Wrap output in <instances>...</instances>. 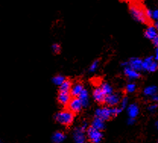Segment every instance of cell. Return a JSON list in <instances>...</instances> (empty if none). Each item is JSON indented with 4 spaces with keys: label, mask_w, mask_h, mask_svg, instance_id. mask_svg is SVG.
<instances>
[{
    "label": "cell",
    "mask_w": 158,
    "mask_h": 143,
    "mask_svg": "<svg viewBox=\"0 0 158 143\" xmlns=\"http://www.w3.org/2000/svg\"><path fill=\"white\" fill-rule=\"evenodd\" d=\"M85 131L81 126L75 128L73 132V139L75 143H86Z\"/></svg>",
    "instance_id": "cell-8"
},
{
    "label": "cell",
    "mask_w": 158,
    "mask_h": 143,
    "mask_svg": "<svg viewBox=\"0 0 158 143\" xmlns=\"http://www.w3.org/2000/svg\"><path fill=\"white\" fill-rule=\"evenodd\" d=\"M158 93V88L156 86H148L144 89L143 94L146 97H152Z\"/></svg>",
    "instance_id": "cell-16"
},
{
    "label": "cell",
    "mask_w": 158,
    "mask_h": 143,
    "mask_svg": "<svg viewBox=\"0 0 158 143\" xmlns=\"http://www.w3.org/2000/svg\"><path fill=\"white\" fill-rule=\"evenodd\" d=\"M72 86V83L71 82V80H65V81L62 83V84H61L60 86H59V92H66V93H70Z\"/></svg>",
    "instance_id": "cell-20"
},
{
    "label": "cell",
    "mask_w": 158,
    "mask_h": 143,
    "mask_svg": "<svg viewBox=\"0 0 158 143\" xmlns=\"http://www.w3.org/2000/svg\"><path fill=\"white\" fill-rule=\"evenodd\" d=\"M135 119H134V118H130L128 120V125H133L135 124Z\"/></svg>",
    "instance_id": "cell-34"
},
{
    "label": "cell",
    "mask_w": 158,
    "mask_h": 143,
    "mask_svg": "<svg viewBox=\"0 0 158 143\" xmlns=\"http://www.w3.org/2000/svg\"><path fill=\"white\" fill-rule=\"evenodd\" d=\"M127 113L130 118L135 119L138 116V114H139V107H138V104L132 103V104L128 105L127 108Z\"/></svg>",
    "instance_id": "cell-13"
},
{
    "label": "cell",
    "mask_w": 158,
    "mask_h": 143,
    "mask_svg": "<svg viewBox=\"0 0 158 143\" xmlns=\"http://www.w3.org/2000/svg\"><path fill=\"white\" fill-rule=\"evenodd\" d=\"M142 69L148 72H154L158 69V62L153 56H148L142 61Z\"/></svg>",
    "instance_id": "cell-4"
},
{
    "label": "cell",
    "mask_w": 158,
    "mask_h": 143,
    "mask_svg": "<svg viewBox=\"0 0 158 143\" xmlns=\"http://www.w3.org/2000/svg\"><path fill=\"white\" fill-rule=\"evenodd\" d=\"M122 108H117V107H112L111 108V112H112V116L113 117H116L117 115H118L121 113L122 111Z\"/></svg>",
    "instance_id": "cell-25"
},
{
    "label": "cell",
    "mask_w": 158,
    "mask_h": 143,
    "mask_svg": "<svg viewBox=\"0 0 158 143\" xmlns=\"http://www.w3.org/2000/svg\"><path fill=\"white\" fill-rule=\"evenodd\" d=\"M158 105L157 103H153V104H151L148 107V110L150 111V112L153 113L154 111H156V110L157 109Z\"/></svg>",
    "instance_id": "cell-28"
},
{
    "label": "cell",
    "mask_w": 158,
    "mask_h": 143,
    "mask_svg": "<svg viewBox=\"0 0 158 143\" xmlns=\"http://www.w3.org/2000/svg\"><path fill=\"white\" fill-rule=\"evenodd\" d=\"M84 89L85 88H84L83 84L80 82H78L75 84H72L70 90V94L73 97H78V95L81 94V93Z\"/></svg>",
    "instance_id": "cell-14"
},
{
    "label": "cell",
    "mask_w": 158,
    "mask_h": 143,
    "mask_svg": "<svg viewBox=\"0 0 158 143\" xmlns=\"http://www.w3.org/2000/svg\"><path fill=\"white\" fill-rule=\"evenodd\" d=\"M70 93H66V92H59L58 96H57V100L58 102L62 106H67L71 100Z\"/></svg>",
    "instance_id": "cell-9"
},
{
    "label": "cell",
    "mask_w": 158,
    "mask_h": 143,
    "mask_svg": "<svg viewBox=\"0 0 158 143\" xmlns=\"http://www.w3.org/2000/svg\"><path fill=\"white\" fill-rule=\"evenodd\" d=\"M65 138H66V136L64 133L58 131L52 135V141L53 143H62L65 141Z\"/></svg>",
    "instance_id": "cell-18"
},
{
    "label": "cell",
    "mask_w": 158,
    "mask_h": 143,
    "mask_svg": "<svg viewBox=\"0 0 158 143\" xmlns=\"http://www.w3.org/2000/svg\"><path fill=\"white\" fill-rule=\"evenodd\" d=\"M157 143H158V140H157Z\"/></svg>",
    "instance_id": "cell-40"
},
{
    "label": "cell",
    "mask_w": 158,
    "mask_h": 143,
    "mask_svg": "<svg viewBox=\"0 0 158 143\" xmlns=\"http://www.w3.org/2000/svg\"><path fill=\"white\" fill-rule=\"evenodd\" d=\"M152 11L150 9H147L145 11V15L148 18H152Z\"/></svg>",
    "instance_id": "cell-30"
},
{
    "label": "cell",
    "mask_w": 158,
    "mask_h": 143,
    "mask_svg": "<svg viewBox=\"0 0 158 143\" xmlns=\"http://www.w3.org/2000/svg\"><path fill=\"white\" fill-rule=\"evenodd\" d=\"M121 101V96L118 93H112L106 95L104 103H106L109 107H116Z\"/></svg>",
    "instance_id": "cell-7"
},
{
    "label": "cell",
    "mask_w": 158,
    "mask_h": 143,
    "mask_svg": "<svg viewBox=\"0 0 158 143\" xmlns=\"http://www.w3.org/2000/svg\"><path fill=\"white\" fill-rule=\"evenodd\" d=\"M124 74L130 80H136V79L139 78L140 76H141L139 72L131 68L128 65L124 67Z\"/></svg>",
    "instance_id": "cell-12"
},
{
    "label": "cell",
    "mask_w": 158,
    "mask_h": 143,
    "mask_svg": "<svg viewBox=\"0 0 158 143\" xmlns=\"http://www.w3.org/2000/svg\"><path fill=\"white\" fill-rule=\"evenodd\" d=\"M121 65L123 67H126V66H128V62H123V63L121 64Z\"/></svg>",
    "instance_id": "cell-36"
},
{
    "label": "cell",
    "mask_w": 158,
    "mask_h": 143,
    "mask_svg": "<svg viewBox=\"0 0 158 143\" xmlns=\"http://www.w3.org/2000/svg\"><path fill=\"white\" fill-rule=\"evenodd\" d=\"M137 89V86L135 83H129L126 85V91L128 93H133L136 91Z\"/></svg>",
    "instance_id": "cell-23"
},
{
    "label": "cell",
    "mask_w": 158,
    "mask_h": 143,
    "mask_svg": "<svg viewBox=\"0 0 158 143\" xmlns=\"http://www.w3.org/2000/svg\"><path fill=\"white\" fill-rule=\"evenodd\" d=\"M154 59L158 62V47L156 48V50H155V55H154Z\"/></svg>",
    "instance_id": "cell-35"
},
{
    "label": "cell",
    "mask_w": 158,
    "mask_h": 143,
    "mask_svg": "<svg viewBox=\"0 0 158 143\" xmlns=\"http://www.w3.org/2000/svg\"><path fill=\"white\" fill-rule=\"evenodd\" d=\"M68 107L69 111L75 114V113H78L81 111L83 105H82L81 101H80L78 97H73L72 98H71L70 101L68 104Z\"/></svg>",
    "instance_id": "cell-6"
},
{
    "label": "cell",
    "mask_w": 158,
    "mask_h": 143,
    "mask_svg": "<svg viewBox=\"0 0 158 143\" xmlns=\"http://www.w3.org/2000/svg\"><path fill=\"white\" fill-rule=\"evenodd\" d=\"M98 66H99V60H95L94 62H92L90 67H89V71L91 72V73L96 71V70L98 69Z\"/></svg>",
    "instance_id": "cell-24"
},
{
    "label": "cell",
    "mask_w": 158,
    "mask_h": 143,
    "mask_svg": "<svg viewBox=\"0 0 158 143\" xmlns=\"http://www.w3.org/2000/svg\"><path fill=\"white\" fill-rule=\"evenodd\" d=\"M0 143H2V141H1V140H0Z\"/></svg>",
    "instance_id": "cell-39"
},
{
    "label": "cell",
    "mask_w": 158,
    "mask_h": 143,
    "mask_svg": "<svg viewBox=\"0 0 158 143\" xmlns=\"http://www.w3.org/2000/svg\"><path fill=\"white\" fill-rule=\"evenodd\" d=\"M142 61L139 58H131L128 62V66L134 69L136 71L140 72L142 70Z\"/></svg>",
    "instance_id": "cell-10"
},
{
    "label": "cell",
    "mask_w": 158,
    "mask_h": 143,
    "mask_svg": "<svg viewBox=\"0 0 158 143\" xmlns=\"http://www.w3.org/2000/svg\"><path fill=\"white\" fill-rule=\"evenodd\" d=\"M105 121H103V120H101L100 118L97 117H95V118L94 119V121H92L91 126L94 127L95 129H98L99 130H103L105 128Z\"/></svg>",
    "instance_id": "cell-19"
},
{
    "label": "cell",
    "mask_w": 158,
    "mask_h": 143,
    "mask_svg": "<svg viewBox=\"0 0 158 143\" xmlns=\"http://www.w3.org/2000/svg\"><path fill=\"white\" fill-rule=\"evenodd\" d=\"M154 27H155V29L157 30V31H158V21H157L155 22V24H154Z\"/></svg>",
    "instance_id": "cell-37"
},
{
    "label": "cell",
    "mask_w": 158,
    "mask_h": 143,
    "mask_svg": "<svg viewBox=\"0 0 158 143\" xmlns=\"http://www.w3.org/2000/svg\"><path fill=\"white\" fill-rule=\"evenodd\" d=\"M95 117L100 118L103 121H106L113 117L111 112V108L107 107H103V108H98L95 111Z\"/></svg>",
    "instance_id": "cell-5"
},
{
    "label": "cell",
    "mask_w": 158,
    "mask_h": 143,
    "mask_svg": "<svg viewBox=\"0 0 158 143\" xmlns=\"http://www.w3.org/2000/svg\"><path fill=\"white\" fill-rule=\"evenodd\" d=\"M105 97H106V95L103 93L100 87H97V88L94 89L93 92V98L97 102L100 103V104L104 103Z\"/></svg>",
    "instance_id": "cell-11"
},
{
    "label": "cell",
    "mask_w": 158,
    "mask_h": 143,
    "mask_svg": "<svg viewBox=\"0 0 158 143\" xmlns=\"http://www.w3.org/2000/svg\"><path fill=\"white\" fill-rule=\"evenodd\" d=\"M155 126H156V128H157V131H158V121H157V122H156Z\"/></svg>",
    "instance_id": "cell-38"
},
{
    "label": "cell",
    "mask_w": 158,
    "mask_h": 143,
    "mask_svg": "<svg viewBox=\"0 0 158 143\" xmlns=\"http://www.w3.org/2000/svg\"><path fill=\"white\" fill-rule=\"evenodd\" d=\"M151 18L158 21V9L152 11V18Z\"/></svg>",
    "instance_id": "cell-29"
},
{
    "label": "cell",
    "mask_w": 158,
    "mask_h": 143,
    "mask_svg": "<svg viewBox=\"0 0 158 143\" xmlns=\"http://www.w3.org/2000/svg\"><path fill=\"white\" fill-rule=\"evenodd\" d=\"M152 42H153V44H154L156 47H158V34L152 39Z\"/></svg>",
    "instance_id": "cell-31"
},
{
    "label": "cell",
    "mask_w": 158,
    "mask_h": 143,
    "mask_svg": "<svg viewBox=\"0 0 158 143\" xmlns=\"http://www.w3.org/2000/svg\"><path fill=\"white\" fill-rule=\"evenodd\" d=\"M78 98L81 101V104L83 105V107L86 108V107L88 106L90 102H89V93L88 90L84 89L81 93V94L78 95Z\"/></svg>",
    "instance_id": "cell-15"
},
{
    "label": "cell",
    "mask_w": 158,
    "mask_h": 143,
    "mask_svg": "<svg viewBox=\"0 0 158 143\" xmlns=\"http://www.w3.org/2000/svg\"><path fill=\"white\" fill-rule=\"evenodd\" d=\"M128 98L127 97H124V98H121V101H120V106H121L122 109H124V108H127L128 106Z\"/></svg>",
    "instance_id": "cell-26"
},
{
    "label": "cell",
    "mask_w": 158,
    "mask_h": 143,
    "mask_svg": "<svg viewBox=\"0 0 158 143\" xmlns=\"http://www.w3.org/2000/svg\"><path fill=\"white\" fill-rule=\"evenodd\" d=\"M65 80H66L65 77L62 76V75H56V76H55L52 78V83H53L54 84L59 86L61 84H62V83H63Z\"/></svg>",
    "instance_id": "cell-22"
},
{
    "label": "cell",
    "mask_w": 158,
    "mask_h": 143,
    "mask_svg": "<svg viewBox=\"0 0 158 143\" xmlns=\"http://www.w3.org/2000/svg\"><path fill=\"white\" fill-rule=\"evenodd\" d=\"M75 119L74 113L69 110H64L56 113L55 115V120L56 122L65 126H69L73 123Z\"/></svg>",
    "instance_id": "cell-1"
},
{
    "label": "cell",
    "mask_w": 158,
    "mask_h": 143,
    "mask_svg": "<svg viewBox=\"0 0 158 143\" xmlns=\"http://www.w3.org/2000/svg\"><path fill=\"white\" fill-rule=\"evenodd\" d=\"M151 100H152L153 101H154V103H158V93H157L156 95H154V96L151 97Z\"/></svg>",
    "instance_id": "cell-32"
},
{
    "label": "cell",
    "mask_w": 158,
    "mask_h": 143,
    "mask_svg": "<svg viewBox=\"0 0 158 143\" xmlns=\"http://www.w3.org/2000/svg\"><path fill=\"white\" fill-rule=\"evenodd\" d=\"M87 136L90 142L92 143H100L103 139V134L101 131L95 129L93 126H89L87 129Z\"/></svg>",
    "instance_id": "cell-3"
},
{
    "label": "cell",
    "mask_w": 158,
    "mask_h": 143,
    "mask_svg": "<svg viewBox=\"0 0 158 143\" xmlns=\"http://www.w3.org/2000/svg\"><path fill=\"white\" fill-rule=\"evenodd\" d=\"M52 52H53V53H55V54L59 53L61 51L60 46H59L58 43H54L53 45L52 46Z\"/></svg>",
    "instance_id": "cell-27"
},
{
    "label": "cell",
    "mask_w": 158,
    "mask_h": 143,
    "mask_svg": "<svg viewBox=\"0 0 158 143\" xmlns=\"http://www.w3.org/2000/svg\"><path fill=\"white\" fill-rule=\"evenodd\" d=\"M157 31L154 26H149L144 31V36L148 39L152 40L157 35Z\"/></svg>",
    "instance_id": "cell-17"
},
{
    "label": "cell",
    "mask_w": 158,
    "mask_h": 143,
    "mask_svg": "<svg viewBox=\"0 0 158 143\" xmlns=\"http://www.w3.org/2000/svg\"><path fill=\"white\" fill-rule=\"evenodd\" d=\"M100 89H101L102 91H103V93L105 94V95H108L113 93V87L107 83H103L100 85Z\"/></svg>",
    "instance_id": "cell-21"
},
{
    "label": "cell",
    "mask_w": 158,
    "mask_h": 143,
    "mask_svg": "<svg viewBox=\"0 0 158 143\" xmlns=\"http://www.w3.org/2000/svg\"><path fill=\"white\" fill-rule=\"evenodd\" d=\"M130 11L134 19H135L138 22L142 24H146L148 22V18L145 15V11H143V9L138 6L131 5L130 7Z\"/></svg>",
    "instance_id": "cell-2"
},
{
    "label": "cell",
    "mask_w": 158,
    "mask_h": 143,
    "mask_svg": "<svg viewBox=\"0 0 158 143\" xmlns=\"http://www.w3.org/2000/svg\"><path fill=\"white\" fill-rule=\"evenodd\" d=\"M88 123L85 122V121H84V122L82 123V125H81V127L82 129H84V130H85V129H88Z\"/></svg>",
    "instance_id": "cell-33"
}]
</instances>
